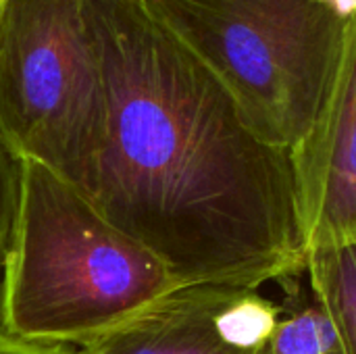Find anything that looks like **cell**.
Listing matches in <instances>:
<instances>
[{
    "instance_id": "cell-1",
    "label": "cell",
    "mask_w": 356,
    "mask_h": 354,
    "mask_svg": "<svg viewBox=\"0 0 356 354\" xmlns=\"http://www.w3.org/2000/svg\"><path fill=\"white\" fill-rule=\"evenodd\" d=\"M106 138L92 202L181 286L259 290L305 271L288 152L144 0H86Z\"/></svg>"
},
{
    "instance_id": "cell-2",
    "label": "cell",
    "mask_w": 356,
    "mask_h": 354,
    "mask_svg": "<svg viewBox=\"0 0 356 354\" xmlns=\"http://www.w3.org/2000/svg\"><path fill=\"white\" fill-rule=\"evenodd\" d=\"M177 288L171 269L111 223L90 196L21 161L4 334L79 348Z\"/></svg>"
},
{
    "instance_id": "cell-3",
    "label": "cell",
    "mask_w": 356,
    "mask_h": 354,
    "mask_svg": "<svg viewBox=\"0 0 356 354\" xmlns=\"http://www.w3.org/2000/svg\"><path fill=\"white\" fill-rule=\"evenodd\" d=\"M221 81L252 131L290 154L327 94L346 17L334 0H144Z\"/></svg>"
},
{
    "instance_id": "cell-4",
    "label": "cell",
    "mask_w": 356,
    "mask_h": 354,
    "mask_svg": "<svg viewBox=\"0 0 356 354\" xmlns=\"http://www.w3.org/2000/svg\"><path fill=\"white\" fill-rule=\"evenodd\" d=\"M106 138V92L86 0H0V140L86 196Z\"/></svg>"
},
{
    "instance_id": "cell-5",
    "label": "cell",
    "mask_w": 356,
    "mask_h": 354,
    "mask_svg": "<svg viewBox=\"0 0 356 354\" xmlns=\"http://www.w3.org/2000/svg\"><path fill=\"white\" fill-rule=\"evenodd\" d=\"M288 156L307 257L356 246V15L346 21L319 115Z\"/></svg>"
},
{
    "instance_id": "cell-6",
    "label": "cell",
    "mask_w": 356,
    "mask_h": 354,
    "mask_svg": "<svg viewBox=\"0 0 356 354\" xmlns=\"http://www.w3.org/2000/svg\"><path fill=\"white\" fill-rule=\"evenodd\" d=\"M277 328V307L259 292L181 286L77 354H265Z\"/></svg>"
},
{
    "instance_id": "cell-7",
    "label": "cell",
    "mask_w": 356,
    "mask_h": 354,
    "mask_svg": "<svg viewBox=\"0 0 356 354\" xmlns=\"http://www.w3.org/2000/svg\"><path fill=\"white\" fill-rule=\"evenodd\" d=\"M305 273L313 303L330 319L344 354H356V246L311 252Z\"/></svg>"
},
{
    "instance_id": "cell-8",
    "label": "cell",
    "mask_w": 356,
    "mask_h": 354,
    "mask_svg": "<svg viewBox=\"0 0 356 354\" xmlns=\"http://www.w3.org/2000/svg\"><path fill=\"white\" fill-rule=\"evenodd\" d=\"M265 354H344V351L330 319L311 303L294 313H286Z\"/></svg>"
},
{
    "instance_id": "cell-9",
    "label": "cell",
    "mask_w": 356,
    "mask_h": 354,
    "mask_svg": "<svg viewBox=\"0 0 356 354\" xmlns=\"http://www.w3.org/2000/svg\"><path fill=\"white\" fill-rule=\"evenodd\" d=\"M21 192V159L0 140V332H2V298L8 255L13 246Z\"/></svg>"
},
{
    "instance_id": "cell-10",
    "label": "cell",
    "mask_w": 356,
    "mask_h": 354,
    "mask_svg": "<svg viewBox=\"0 0 356 354\" xmlns=\"http://www.w3.org/2000/svg\"><path fill=\"white\" fill-rule=\"evenodd\" d=\"M0 354H77V348L65 344L31 342L0 332Z\"/></svg>"
},
{
    "instance_id": "cell-11",
    "label": "cell",
    "mask_w": 356,
    "mask_h": 354,
    "mask_svg": "<svg viewBox=\"0 0 356 354\" xmlns=\"http://www.w3.org/2000/svg\"><path fill=\"white\" fill-rule=\"evenodd\" d=\"M355 4H356V0H355Z\"/></svg>"
}]
</instances>
